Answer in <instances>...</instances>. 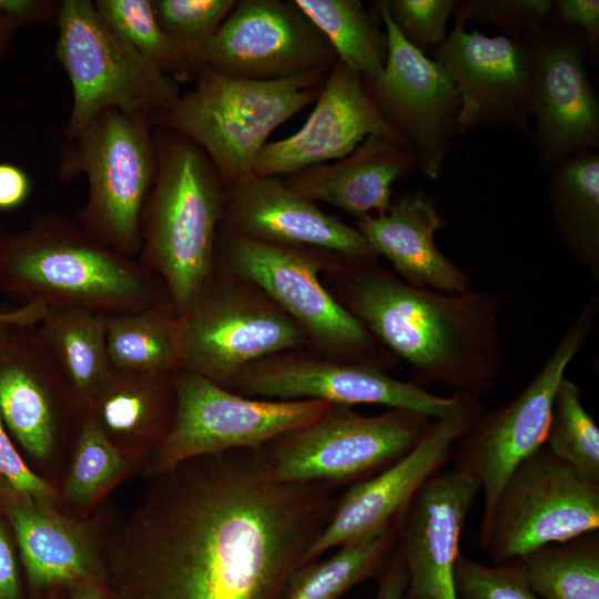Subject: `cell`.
Wrapping results in <instances>:
<instances>
[{
  "label": "cell",
  "mask_w": 599,
  "mask_h": 599,
  "mask_svg": "<svg viewBox=\"0 0 599 599\" xmlns=\"http://www.w3.org/2000/svg\"><path fill=\"white\" fill-rule=\"evenodd\" d=\"M155 477L104 560L113 599H284L338 497L275 481L247 449Z\"/></svg>",
  "instance_id": "obj_1"
},
{
  "label": "cell",
  "mask_w": 599,
  "mask_h": 599,
  "mask_svg": "<svg viewBox=\"0 0 599 599\" xmlns=\"http://www.w3.org/2000/svg\"><path fill=\"white\" fill-rule=\"evenodd\" d=\"M358 271L349 311L409 364L414 383L437 384L471 400L494 385L504 364L496 294L418 287L372 264Z\"/></svg>",
  "instance_id": "obj_2"
},
{
  "label": "cell",
  "mask_w": 599,
  "mask_h": 599,
  "mask_svg": "<svg viewBox=\"0 0 599 599\" xmlns=\"http://www.w3.org/2000/svg\"><path fill=\"white\" fill-rule=\"evenodd\" d=\"M0 292L19 304L104 315L140 311L169 297L138 257L111 248L57 212H42L20 230L0 229Z\"/></svg>",
  "instance_id": "obj_3"
},
{
  "label": "cell",
  "mask_w": 599,
  "mask_h": 599,
  "mask_svg": "<svg viewBox=\"0 0 599 599\" xmlns=\"http://www.w3.org/2000/svg\"><path fill=\"white\" fill-rule=\"evenodd\" d=\"M153 141L156 173L141 216L138 258L181 314L213 275L225 186L191 140L154 126Z\"/></svg>",
  "instance_id": "obj_4"
},
{
  "label": "cell",
  "mask_w": 599,
  "mask_h": 599,
  "mask_svg": "<svg viewBox=\"0 0 599 599\" xmlns=\"http://www.w3.org/2000/svg\"><path fill=\"white\" fill-rule=\"evenodd\" d=\"M329 70L280 80L233 78L205 69L194 87L152 120L194 142L225 189L253 174L267 139L321 93Z\"/></svg>",
  "instance_id": "obj_5"
},
{
  "label": "cell",
  "mask_w": 599,
  "mask_h": 599,
  "mask_svg": "<svg viewBox=\"0 0 599 599\" xmlns=\"http://www.w3.org/2000/svg\"><path fill=\"white\" fill-rule=\"evenodd\" d=\"M149 118L108 109L63 140L57 174L84 175L88 196L75 220L94 237L131 257L141 250V216L156 173Z\"/></svg>",
  "instance_id": "obj_6"
},
{
  "label": "cell",
  "mask_w": 599,
  "mask_h": 599,
  "mask_svg": "<svg viewBox=\"0 0 599 599\" xmlns=\"http://www.w3.org/2000/svg\"><path fill=\"white\" fill-rule=\"evenodd\" d=\"M54 58L72 89L63 140L97 114L115 109L151 121L181 95L177 82L161 72L98 14L91 0H62L55 22Z\"/></svg>",
  "instance_id": "obj_7"
},
{
  "label": "cell",
  "mask_w": 599,
  "mask_h": 599,
  "mask_svg": "<svg viewBox=\"0 0 599 599\" xmlns=\"http://www.w3.org/2000/svg\"><path fill=\"white\" fill-rule=\"evenodd\" d=\"M433 419L390 409L363 415L331 405L315 422L256 449L270 476L284 484L351 487L392 466L420 440Z\"/></svg>",
  "instance_id": "obj_8"
},
{
  "label": "cell",
  "mask_w": 599,
  "mask_h": 599,
  "mask_svg": "<svg viewBox=\"0 0 599 599\" xmlns=\"http://www.w3.org/2000/svg\"><path fill=\"white\" fill-rule=\"evenodd\" d=\"M172 382L174 412L153 456L154 475L202 456L260 449L315 422L331 407L319 400L245 396L182 368Z\"/></svg>",
  "instance_id": "obj_9"
},
{
  "label": "cell",
  "mask_w": 599,
  "mask_h": 599,
  "mask_svg": "<svg viewBox=\"0 0 599 599\" xmlns=\"http://www.w3.org/2000/svg\"><path fill=\"white\" fill-rule=\"evenodd\" d=\"M598 314L599 298L592 296L525 389L498 409L481 412L456 441L454 469L473 477L484 493L481 525L489 519L510 475L545 446L559 385L588 341Z\"/></svg>",
  "instance_id": "obj_10"
},
{
  "label": "cell",
  "mask_w": 599,
  "mask_h": 599,
  "mask_svg": "<svg viewBox=\"0 0 599 599\" xmlns=\"http://www.w3.org/2000/svg\"><path fill=\"white\" fill-rule=\"evenodd\" d=\"M177 315L181 368L226 388L246 366L308 338L271 300L217 273Z\"/></svg>",
  "instance_id": "obj_11"
},
{
  "label": "cell",
  "mask_w": 599,
  "mask_h": 599,
  "mask_svg": "<svg viewBox=\"0 0 599 599\" xmlns=\"http://www.w3.org/2000/svg\"><path fill=\"white\" fill-rule=\"evenodd\" d=\"M598 530L599 481L544 446L504 485L489 519L480 526L479 544L500 564Z\"/></svg>",
  "instance_id": "obj_12"
},
{
  "label": "cell",
  "mask_w": 599,
  "mask_h": 599,
  "mask_svg": "<svg viewBox=\"0 0 599 599\" xmlns=\"http://www.w3.org/2000/svg\"><path fill=\"white\" fill-rule=\"evenodd\" d=\"M229 389L272 400H319L331 405L374 404L440 419L479 404L434 395L414 382L387 375L368 362H343L295 355H273L241 370Z\"/></svg>",
  "instance_id": "obj_13"
},
{
  "label": "cell",
  "mask_w": 599,
  "mask_h": 599,
  "mask_svg": "<svg viewBox=\"0 0 599 599\" xmlns=\"http://www.w3.org/2000/svg\"><path fill=\"white\" fill-rule=\"evenodd\" d=\"M375 7L387 37V59L378 78H359L385 121L405 141L416 169L436 180L457 134L459 94L440 64L405 40L379 1Z\"/></svg>",
  "instance_id": "obj_14"
},
{
  "label": "cell",
  "mask_w": 599,
  "mask_h": 599,
  "mask_svg": "<svg viewBox=\"0 0 599 599\" xmlns=\"http://www.w3.org/2000/svg\"><path fill=\"white\" fill-rule=\"evenodd\" d=\"M312 252L222 231L215 248L231 271L260 288L308 338L337 354L368 352L372 335L322 284V264Z\"/></svg>",
  "instance_id": "obj_15"
},
{
  "label": "cell",
  "mask_w": 599,
  "mask_h": 599,
  "mask_svg": "<svg viewBox=\"0 0 599 599\" xmlns=\"http://www.w3.org/2000/svg\"><path fill=\"white\" fill-rule=\"evenodd\" d=\"M455 13V26L433 59L460 98L456 133L508 126L530 135L535 68L527 45L502 34L467 31L465 16L457 8Z\"/></svg>",
  "instance_id": "obj_16"
},
{
  "label": "cell",
  "mask_w": 599,
  "mask_h": 599,
  "mask_svg": "<svg viewBox=\"0 0 599 599\" xmlns=\"http://www.w3.org/2000/svg\"><path fill=\"white\" fill-rule=\"evenodd\" d=\"M522 43L534 61L532 141L539 170L546 173L599 146V100L580 31L551 22Z\"/></svg>",
  "instance_id": "obj_17"
},
{
  "label": "cell",
  "mask_w": 599,
  "mask_h": 599,
  "mask_svg": "<svg viewBox=\"0 0 599 599\" xmlns=\"http://www.w3.org/2000/svg\"><path fill=\"white\" fill-rule=\"evenodd\" d=\"M336 60L293 0H237L206 49L207 69L250 80L331 70Z\"/></svg>",
  "instance_id": "obj_18"
},
{
  "label": "cell",
  "mask_w": 599,
  "mask_h": 599,
  "mask_svg": "<svg viewBox=\"0 0 599 599\" xmlns=\"http://www.w3.org/2000/svg\"><path fill=\"white\" fill-rule=\"evenodd\" d=\"M481 412L479 404L463 414L433 419L407 455L370 478L348 487L337 497L327 524L306 550L302 566L333 548L362 541L396 527L422 486L450 460L454 445Z\"/></svg>",
  "instance_id": "obj_19"
},
{
  "label": "cell",
  "mask_w": 599,
  "mask_h": 599,
  "mask_svg": "<svg viewBox=\"0 0 599 599\" xmlns=\"http://www.w3.org/2000/svg\"><path fill=\"white\" fill-rule=\"evenodd\" d=\"M87 416L38 324L18 329L0 349V417L8 430L33 457L47 458L65 423Z\"/></svg>",
  "instance_id": "obj_20"
},
{
  "label": "cell",
  "mask_w": 599,
  "mask_h": 599,
  "mask_svg": "<svg viewBox=\"0 0 599 599\" xmlns=\"http://www.w3.org/2000/svg\"><path fill=\"white\" fill-rule=\"evenodd\" d=\"M479 490L473 477L453 468L433 475L415 495L396 531L407 576L403 599H458L460 537Z\"/></svg>",
  "instance_id": "obj_21"
},
{
  "label": "cell",
  "mask_w": 599,
  "mask_h": 599,
  "mask_svg": "<svg viewBox=\"0 0 599 599\" xmlns=\"http://www.w3.org/2000/svg\"><path fill=\"white\" fill-rule=\"evenodd\" d=\"M219 231L346 260L377 257L357 229L323 212L280 176L251 174L227 186Z\"/></svg>",
  "instance_id": "obj_22"
},
{
  "label": "cell",
  "mask_w": 599,
  "mask_h": 599,
  "mask_svg": "<svg viewBox=\"0 0 599 599\" xmlns=\"http://www.w3.org/2000/svg\"><path fill=\"white\" fill-rule=\"evenodd\" d=\"M370 135L388 139L408 151L367 94L359 75L336 60L305 123L292 135L267 142L253 174L281 177L336 161Z\"/></svg>",
  "instance_id": "obj_23"
},
{
  "label": "cell",
  "mask_w": 599,
  "mask_h": 599,
  "mask_svg": "<svg viewBox=\"0 0 599 599\" xmlns=\"http://www.w3.org/2000/svg\"><path fill=\"white\" fill-rule=\"evenodd\" d=\"M27 580L44 597L81 581L105 583V568L92 532L57 512L51 504L22 496L4 502Z\"/></svg>",
  "instance_id": "obj_24"
},
{
  "label": "cell",
  "mask_w": 599,
  "mask_h": 599,
  "mask_svg": "<svg viewBox=\"0 0 599 599\" xmlns=\"http://www.w3.org/2000/svg\"><path fill=\"white\" fill-rule=\"evenodd\" d=\"M356 224L375 254L386 257L405 282L445 293L469 290L468 276L436 244L445 221L426 192L404 193L385 213L363 216Z\"/></svg>",
  "instance_id": "obj_25"
},
{
  "label": "cell",
  "mask_w": 599,
  "mask_h": 599,
  "mask_svg": "<svg viewBox=\"0 0 599 599\" xmlns=\"http://www.w3.org/2000/svg\"><path fill=\"white\" fill-rule=\"evenodd\" d=\"M416 169L406 149L383 136H367L348 155L287 175L284 182L313 202H326L357 219L385 213L393 184Z\"/></svg>",
  "instance_id": "obj_26"
},
{
  "label": "cell",
  "mask_w": 599,
  "mask_h": 599,
  "mask_svg": "<svg viewBox=\"0 0 599 599\" xmlns=\"http://www.w3.org/2000/svg\"><path fill=\"white\" fill-rule=\"evenodd\" d=\"M173 374H138L114 369L88 408V415L121 447L155 449L174 412Z\"/></svg>",
  "instance_id": "obj_27"
},
{
  "label": "cell",
  "mask_w": 599,
  "mask_h": 599,
  "mask_svg": "<svg viewBox=\"0 0 599 599\" xmlns=\"http://www.w3.org/2000/svg\"><path fill=\"white\" fill-rule=\"evenodd\" d=\"M546 194L558 236L599 281V154L586 150L546 172Z\"/></svg>",
  "instance_id": "obj_28"
},
{
  "label": "cell",
  "mask_w": 599,
  "mask_h": 599,
  "mask_svg": "<svg viewBox=\"0 0 599 599\" xmlns=\"http://www.w3.org/2000/svg\"><path fill=\"white\" fill-rule=\"evenodd\" d=\"M106 316L83 307L48 306L38 323L48 349L87 410L114 373Z\"/></svg>",
  "instance_id": "obj_29"
},
{
  "label": "cell",
  "mask_w": 599,
  "mask_h": 599,
  "mask_svg": "<svg viewBox=\"0 0 599 599\" xmlns=\"http://www.w3.org/2000/svg\"><path fill=\"white\" fill-rule=\"evenodd\" d=\"M177 312L170 297L151 306L106 316V345L115 370L174 374L181 369Z\"/></svg>",
  "instance_id": "obj_30"
},
{
  "label": "cell",
  "mask_w": 599,
  "mask_h": 599,
  "mask_svg": "<svg viewBox=\"0 0 599 599\" xmlns=\"http://www.w3.org/2000/svg\"><path fill=\"white\" fill-rule=\"evenodd\" d=\"M323 34L338 61L361 78H378L387 59V37L359 0H293Z\"/></svg>",
  "instance_id": "obj_31"
},
{
  "label": "cell",
  "mask_w": 599,
  "mask_h": 599,
  "mask_svg": "<svg viewBox=\"0 0 599 599\" xmlns=\"http://www.w3.org/2000/svg\"><path fill=\"white\" fill-rule=\"evenodd\" d=\"M397 526L372 538L344 545L325 559L301 566L284 599H338L349 589L378 577L396 545Z\"/></svg>",
  "instance_id": "obj_32"
},
{
  "label": "cell",
  "mask_w": 599,
  "mask_h": 599,
  "mask_svg": "<svg viewBox=\"0 0 599 599\" xmlns=\"http://www.w3.org/2000/svg\"><path fill=\"white\" fill-rule=\"evenodd\" d=\"M545 599H599V532L539 547L519 558Z\"/></svg>",
  "instance_id": "obj_33"
},
{
  "label": "cell",
  "mask_w": 599,
  "mask_h": 599,
  "mask_svg": "<svg viewBox=\"0 0 599 599\" xmlns=\"http://www.w3.org/2000/svg\"><path fill=\"white\" fill-rule=\"evenodd\" d=\"M158 22L176 49L185 80L206 69V49L236 0H152Z\"/></svg>",
  "instance_id": "obj_34"
},
{
  "label": "cell",
  "mask_w": 599,
  "mask_h": 599,
  "mask_svg": "<svg viewBox=\"0 0 599 599\" xmlns=\"http://www.w3.org/2000/svg\"><path fill=\"white\" fill-rule=\"evenodd\" d=\"M545 447L586 477L599 481V428L581 402L579 386L566 377L555 397Z\"/></svg>",
  "instance_id": "obj_35"
},
{
  "label": "cell",
  "mask_w": 599,
  "mask_h": 599,
  "mask_svg": "<svg viewBox=\"0 0 599 599\" xmlns=\"http://www.w3.org/2000/svg\"><path fill=\"white\" fill-rule=\"evenodd\" d=\"M103 22L149 62L176 82L185 73L180 55L161 29L152 0H95Z\"/></svg>",
  "instance_id": "obj_36"
},
{
  "label": "cell",
  "mask_w": 599,
  "mask_h": 599,
  "mask_svg": "<svg viewBox=\"0 0 599 599\" xmlns=\"http://www.w3.org/2000/svg\"><path fill=\"white\" fill-rule=\"evenodd\" d=\"M128 467L122 449L88 415L75 438L64 496L75 506H85L119 480Z\"/></svg>",
  "instance_id": "obj_37"
},
{
  "label": "cell",
  "mask_w": 599,
  "mask_h": 599,
  "mask_svg": "<svg viewBox=\"0 0 599 599\" xmlns=\"http://www.w3.org/2000/svg\"><path fill=\"white\" fill-rule=\"evenodd\" d=\"M455 583L458 599H540L519 559L488 566L460 552Z\"/></svg>",
  "instance_id": "obj_38"
},
{
  "label": "cell",
  "mask_w": 599,
  "mask_h": 599,
  "mask_svg": "<svg viewBox=\"0 0 599 599\" xmlns=\"http://www.w3.org/2000/svg\"><path fill=\"white\" fill-rule=\"evenodd\" d=\"M457 9L467 21L493 26L502 35L520 42L552 22L550 0L459 1Z\"/></svg>",
  "instance_id": "obj_39"
},
{
  "label": "cell",
  "mask_w": 599,
  "mask_h": 599,
  "mask_svg": "<svg viewBox=\"0 0 599 599\" xmlns=\"http://www.w3.org/2000/svg\"><path fill=\"white\" fill-rule=\"evenodd\" d=\"M389 18L416 49H436L447 38V22L457 0H382Z\"/></svg>",
  "instance_id": "obj_40"
},
{
  "label": "cell",
  "mask_w": 599,
  "mask_h": 599,
  "mask_svg": "<svg viewBox=\"0 0 599 599\" xmlns=\"http://www.w3.org/2000/svg\"><path fill=\"white\" fill-rule=\"evenodd\" d=\"M0 476L12 489L26 497L51 504L54 499L52 487L34 474L23 461L0 417Z\"/></svg>",
  "instance_id": "obj_41"
},
{
  "label": "cell",
  "mask_w": 599,
  "mask_h": 599,
  "mask_svg": "<svg viewBox=\"0 0 599 599\" xmlns=\"http://www.w3.org/2000/svg\"><path fill=\"white\" fill-rule=\"evenodd\" d=\"M552 22L581 32L586 43L587 60L592 65L599 58V1L554 0Z\"/></svg>",
  "instance_id": "obj_42"
},
{
  "label": "cell",
  "mask_w": 599,
  "mask_h": 599,
  "mask_svg": "<svg viewBox=\"0 0 599 599\" xmlns=\"http://www.w3.org/2000/svg\"><path fill=\"white\" fill-rule=\"evenodd\" d=\"M60 7L61 1L53 0H0V13L18 28L55 24Z\"/></svg>",
  "instance_id": "obj_43"
},
{
  "label": "cell",
  "mask_w": 599,
  "mask_h": 599,
  "mask_svg": "<svg viewBox=\"0 0 599 599\" xmlns=\"http://www.w3.org/2000/svg\"><path fill=\"white\" fill-rule=\"evenodd\" d=\"M32 191V180L21 166L0 162V211H13L22 206Z\"/></svg>",
  "instance_id": "obj_44"
},
{
  "label": "cell",
  "mask_w": 599,
  "mask_h": 599,
  "mask_svg": "<svg viewBox=\"0 0 599 599\" xmlns=\"http://www.w3.org/2000/svg\"><path fill=\"white\" fill-rule=\"evenodd\" d=\"M0 599H23L14 552L0 524Z\"/></svg>",
  "instance_id": "obj_45"
},
{
  "label": "cell",
  "mask_w": 599,
  "mask_h": 599,
  "mask_svg": "<svg viewBox=\"0 0 599 599\" xmlns=\"http://www.w3.org/2000/svg\"><path fill=\"white\" fill-rule=\"evenodd\" d=\"M47 306L42 304H20L17 307L0 311V349L20 328L35 325L42 318Z\"/></svg>",
  "instance_id": "obj_46"
},
{
  "label": "cell",
  "mask_w": 599,
  "mask_h": 599,
  "mask_svg": "<svg viewBox=\"0 0 599 599\" xmlns=\"http://www.w3.org/2000/svg\"><path fill=\"white\" fill-rule=\"evenodd\" d=\"M377 578L378 587L374 599H403L407 576L396 547Z\"/></svg>",
  "instance_id": "obj_47"
},
{
  "label": "cell",
  "mask_w": 599,
  "mask_h": 599,
  "mask_svg": "<svg viewBox=\"0 0 599 599\" xmlns=\"http://www.w3.org/2000/svg\"><path fill=\"white\" fill-rule=\"evenodd\" d=\"M67 599H113L106 583L98 581H81L65 590Z\"/></svg>",
  "instance_id": "obj_48"
},
{
  "label": "cell",
  "mask_w": 599,
  "mask_h": 599,
  "mask_svg": "<svg viewBox=\"0 0 599 599\" xmlns=\"http://www.w3.org/2000/svg\"><path fill=\"white\" fill-rule=\"evenodd\" d=\"M19 28L0 13V58L4 54Z\"/></svg>",
  "instance_id": "obj_49"
},
{
  "label": "cell",
  "mask_w": 599,
  "mask_h": 599,
  "mask_svg": "<svg viewBox=\"0 0 599 599\" xmlns=\"http://www.w3.org/2000/svg\"><path fill=\"white\" fill-rule=\"evenodd\" d=\"M44 599H67L65 590H52L44 597Z\"/></svg>",
  "instance_id": "obj_50"
}]
</instances>
